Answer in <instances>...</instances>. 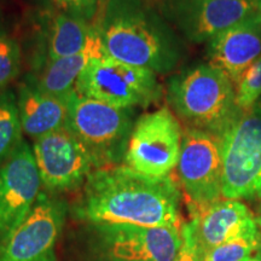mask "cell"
Segmentation results:
<instances>
[{"label": "cell", "instance_id": "29", "mask_svg": "<svg viewBox=\"0 0 261 261\" xmlns=\"http://www.w3.org/2000/svg\"><path fill=\"white\" fill-rule=\"evenodd\" d=\"M2 33H3V31H2V28H0V34H2Z\"/></svg>", "mask_w": 261, "mask_h": 261}, {"label": "cell", "instance_id": "1", "mask_svg": "<svg viewBox=\"0 0 261 261\" xmlns=\"http://www.w3.org/2000/svg\"><path fill=\"white\" fill-rule=\"evenodd\" d=\"M180 197L171 175L148 177L120 163L91 172L74 214L86 224L181 226Z\"/></svg>", "mask_w": 261, "mask_h": 261}, {"label": "cell", "instance_id": "3", "mask_svg": "<svg viewBox=\"0 0 261 261\" xmlns=\"http://www.w3.org/2000/svg\"><path fill=\"white\" fill-rule=\"evenodd\" d=\"M168 102L187 127L220 137L241 115L234 85L212 64L190 68L169 81Z\"/></svg>", "mask_w": 261, "mask_h": 261}, {"label": "cell", "instance_id": "26", "mask_svg": "<svg viewBox=\"0 0 261 261\" xmlns=\"http://www.w3.org/2000/svg\"><path fill=\"white\" fill-rule=\"evenodd\" d=\"M244 261H261V250H260L259 253L254 254L253 256L248 257V259H247V260H244Z\"/></svg>", "mask_w": 261, "mask_h": 261}, {"label": "cell", "instance_id": "15", "mask_svg": "<svg viewBox=\"0 0 261 261\" xmlns=\"http://www.w3.org/2000/svg\"><path fill=\"white\" fill-rule=\"evenodd\" d=\"M210 64L219 68L233 85L261 56V19L254 14L208 41Z\"/></svg>", "mask_w": 261, "mask_h": 261}, {"label": "cell", "instance_id": "6", "mask_svg": "<svg viewBox=\"0 0 261 261\" xmlns=\"http://www.w3.org/2000/svg\"><path fill=\"white\" fill-rule=\"evenodd\" d=\"M219 139L223 198H261V109L241 113Z\"/></svg>", "mask_w": 261, "mask_h": 261}, {"label": "cell", "instance_id": "11", "mask_svg": "<svg viewBox=\"0 0 261 261\" xmlns=\"http://www.w3.org/2000/svg\"><path fill=\"white\" fill-rule=\"evenodd\" d=\"M41 185L33 149L22 140L0 166V244L27 219L41 194Z\"/></svg>", "mask_w": 261, "mask_h": 261}, {"label": "cell", "instance_id": "22", "mask_svg": "<svg viewBox=\"0 0 261 261\" xmlns=\"http://www.w3.org/2000/svg\"><path fill=\"white\" fill-rule=\"evenodd\" d=\"M21 68V50L15 39L0 34V91L17 76Z\"/></svg>", "mask_w": 261, "mask_h": 261}, {"label": "cell", "instance_id": "7", "mask_svg": "<svg viewBox=\"0 0 261 261\" xmlns=\"http://www.w3.org/2000/svg\"><path fill=\"white\" fill-rule=\"evenodd\" d=\"M75 92L110 106L132 109L159 100L162 87L152 70L103 56L90 62L76 81Z\"/></svg>", "mask_w": 261, "mask_h": 261}, {"label": "cell", "instance_id": "17", "mask_svg": "<svg viewBox=\"0 0 261 261\" xmlns=\"http://www.w3.org/2000/svg\"><path fill=\"white\" fill-rule=\"evenodd\" d=\"M103 56H107V55L104 54L102 42L96 31V35L84 51L73 56L48 62L37 86L45 93L52 94V96L62 98L68 97L75 90L77 79L86 69L90 62L94 58Z\"/></svg>", "mask_w": 261, "mask_h": 261}, {"label": "cell", "instance_id": "5", "mask_svg": "<svg viewBox=\"0 0 261 261\" xmlns=\"http://www.w3.org/2000/svg\"><path fill=\"white\" fill-rule=\"evenodd\" d=\"M67 102L65 127L85 145L96 168L120 165L135 126L132 110L80 96L75 90Z\"/></svg>", "mask_w": 261, "mask_h": 261}, {"label": "cell", "instance_id": "10", "mask_svg": "<svg viewBox=\"0 0 261 261\" xmlns=\"http://www.w3.org/2000/svg\"><path fill=\"white\" fill-rule=\"evenodd\" d=\"M33 154L42 187L64 192L84 187L96 165L85 145L67 127L34 139Z\"/></svg>", "mask_w": 261, "mask_h": 261}, {"label": "cell", "instance_id": "27", "mask_svg": "<svg viewBox=\"0 0 261 261\" xmlns=\"http://www.w3.org/2000/svg\"><path fill=\"white\" fill-rule=\"evenodd\" d=\"M253 108H257V109H261V97H260V99L257 100L256 104H255V106H254Z\"/></svg>", "mask_w": 261, "mask_h": 261}, {"label": "cell", "instance_id": "8", "mask_svg": "<svg viewBox=\"0 0 261 261\" xmlns=\"http://www.w3.org/2000/svg\"><path fill=\"white\" fill-rule=\"evenodd\" d=\"M181 140L178 117L167 107H162L135 122L123 161L140 174L168 177L178 166Z\"/></svg>", "mask_w": 261, "mask_h": 261}, {"label": "cell", "instance_id": "20", "mask_svg": "<svg viewBox=\"0 0 261 261\" xmlns=\"http://www.w3.org/2000/svg\"><path fill=\"white\" fill-rule=\"evenodd\" d=\"M261 250V231H250L208 250L203 261H244Z\"/></svg>", "mask_w": 261, "mask_h": 261}, {"label": "cell", "instance_id": "30", "mask_svg": "<svg viewBox=\"0 0 261 261\" xmlns=\"http://www.w3.org/2000/svg\"><path fill=\"white\" fill-rule=\"evenodd\" d=\"M259 17H260V19H261V16H259Z\"/></svg>", "mask_w": 261, "mask_h": 261}, {"label": "cell", "instance_id": "25", "mask_svg": "<svg viewBox=\"0 0 261 261\" xmlns=\"http://www.w3.org/2000/svg\"><path fill=\"white\" fill-rule=\"evenodd\" d=\"M254 10H255V14L261 16V0H252Z\"/></svg>", "mask_w": 261, "mask_h": 261}, {"label": "cell", "instance_id": "23", "mask_svg": "<svg viewBox=\"0 0 261 261\" xmlns=\"http://www.w3.org/2000/svg\"><path fill=\"white\" fill-rule=\"evenodd\" d=\"M181 247L174 261H203L204 252L196 240L190 224L181 225Z\"/></svg>", "mask_w": 261, "mask_h": 261}, {"label": "cell", "instance_id": "14", "mask_svg": "<svg viewBox=\"0 0 261 261\" xmlns=\"http://www.w3.org/2000/svg\"><path fill=\"white\" fill-rule=\"evenodd\" d=\"M190 226L204 254L227 241L260 228L259 220L240 200L220 201L192 214Z\"/></svg>", "mask_w": 261, "mask_h": 261}, {"label": "cell", "instance_id": "12", "mask_svg": "<svg viewBox=\"0 0 261 261\" xmlns=\"http://www.w3.org/2000/svg\"><path fill=\"white\" fill-rule=\"evenodd\" d=\"M65 215L63 201L41 192L27 219L0 244V261H56Z\"/></svg>", "mask_w": 261, "mask_h": 261}, {"label": "cell", "instance_id": "13", "mask_svg": "<svg viewBox=\"0 0 261 261\" xmlns=\"http://www.w3.org/2000/svg\"><path fill=\"white\" fill-rule=\"evenodd\" d=\"M168 8L179 28L194 42L211 41L255 14L252 0H169Z\"/></svg>", "mask_w": 261, "mask_h": 261}, {"label": "cell", "instance_id": "9", "mask_svg": "<svg viewBox=\"0 0 261 261\" xmlns=\"http://www.w3.org/2000/svg\"><path fill=\"white\" fill-rule=\"evenodd\" d=\"M177 171L192 214L220 201L223 156L219 137L187 127L182 130Z\"/></svg>", "mask_w": 261, "mask_h": 261}, {"label": "cell", "instance_id": "19", "mask_svg": "<svg viewBox=\"0 0 261 261\" xmlns=\"http://www.w3.org/2000/svg\"><path fill=\"white\" fill-rule=\"evenodd\" d=\"M17 97L11 90L0 92V166L8 160L22 142Z\"/></svg>", "mask_w": 261, "mask_h": 261}, {"label": "cell", "instance_id": "2", "mask_svg": "<svg viewBox=\"0 0 261 261\" xmlns=\"http://www.w3.org/2000/svg\"><path fill=\"white\" fill-rule=\"evenodd\" d=\"M96 31L104 54L122 63L166 73L178 61L171 33L142 0H109Z\"/></svg>", "mask_w": 261, "mask_h": 261}, {"label": "cell", "instance_id": "4", "mask_svg": "<svg viewBox=\"0 0 261 261\" xmlns=\"http://www.w3.org/2000/svg\"><path fill=\"white\" fill-rule=\"evenodd\" d=\"M84 250L91 261H174L181 247V226L87 224Z\"/></svg>", "mask_w": 261, "mask_h": 261}, {"label": "cell", "instance_id": "24", "mask_svg": "<svg viewBox=\"0 0 261 261\" xmlns=\"http://www.w3.org/2000/svg\"><path fill=\"white\" fill-rule=\"evenodd\" d=\"M64 10L65 14L83 18L89 22L96 15L99 0H54Z\"/></svg>", "mask_w": 261, "mask_h": 261}, {"label": "cell", "instance_id": "18", "mask_svg": "<svg viewBox=\"0 0 261 261\" xmlns=\"http://www.w3.org/2000/svg\"><path fill=\"white\" fill-rule=\"evenodd\" d=\"M96 35V28L83 18L60 14L54 18L48 41V62L84 51Z\"/></svg>", "mask_w": 261, "mask_h": 261}, {"label": "cell", "instance_id": "28", "mask_svg": "<svg viewBox=\"0 0 261 261\" xmlns=\"http://www.w3.org/2000/svg\"><path fill=\"white\" fill-rule=\"evenodd\" d=\"M257 220H259V224L261 226V207H260V215H259V218H257Z\"/></svg>", "mask_w": 261, "mask_h": 261}, {"label": "cell", "instance_id": "16", "mask_svg": "<svg viewBox=\"0 0 261 261\" xmlns=\"http://www.w3.org/2000/svg\"><path fill=\"white\" fill-rule=\"evenodd\" d=\"M17 107L23 133L33 139L65 127L68 117L67 97L45 93L37 85L22 84Z\"/></svg>", "mask_w": 261, "mask_h": 261}, {"label": "cell", "instance_id": "21", "mask_svg": "<svg viewBox=\"0 0 261 261\" xmlns=\"http://www.w3.org/2000/svg\"><path fill=\"white\" fill-rule=\"evenodd\" d=\"M236 104L241 112L253 109L261 97V56L250 64L234 84Z\"/></svg>", "mask_w": 261, "mask_h": 261}]
</instances>
